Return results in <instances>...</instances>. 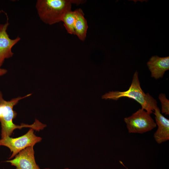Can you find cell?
<instances>
[{
	"label": "cell",
	"mask_w": 169,
	"mask_h": 169,
	"mask_svg": "<svg viewBox=\"0 0 169 169\" xmlns=\"http://www.w3.org/2000/svg\"><path fill=\"white\" fill-rule=\"evenodd\" d=\"M31 94L24 96L18 97L13 98L9 101L5 100L3 94L0 91V122L1 124V137L3 138L10 136L16 129H21L23 127H30L36 131L43 129L46 125L43 124L38 120L36 119L31 125L22 124L17 125L14 124L13 120L16 117L17 114L13 110V107L17 105L20 100L30 96Z\"/></svg>",
	"instance_id": "cell-1"
},
{
	"label": "cell",
	"mask_w": 169,
	"mask_h": 169,
	"mask_svg": "<svg viewBox=\"0 0 169 169\" xmlns=\"http://www.w3.org/2000/svg\"><path fill=\"white\" fill-rule=\"evenodd\" d=\"M79 0H38L36 4L38 14L44 23L52 25L61 21L64 14L71 10L72 4L84 2Z\"/></svg>",
	"instance_id": "cell-2"
},
{
	"label": "cell",
	"mask_w": 169,
	"mask_h": 169,
	"mask_svg": "<svg viewBox=\"0 0 169 169\" xmlns=\"http://www.w3.org/2000/svg\"><path fill=\"white\" fill-rule=\"evenodd\" d=\"M138 72L136 71L133 76L131 84L129 89L125 91H112L107 93L102 96L105 100H117L122 97L131 98L139 103L143 109L150 114L154 111L157 106V101L149 94H145L140 86Z\"/></svg>",
	"instance_id": "cell-3"
},
{
	"label": "cell",
	"mask_w": 169,
	"mask_h": 169,
	"mask_svg": "<svg viewBox=\"0 0 169 169\" xmlns=\"http://www.w3.org/2000/svg\"><path fill=\"white\" fill-rule=\"evenodd\" d=\"M150 114L143 109H139L124 121L129 133L142 134L150 131L156 126Z\"/></svg>",
	"instance_id": "cell-4"
},
{
	"label": "cell",
	"mask_w": 169,
	"mask_h": 169,
	"mask_svg": "<svg viewBox=\"0 0 169 169\" xmlns=\"http://www.w3.org/2000/svg\"><path fill=\"white\" fill-rule=\"evenodd\" d=\"M34 130L31 128L27 133L20 137L13 138L7 136L0 139V146L8 147L12 152L9 159L15 157L27 147L34 146L41 141V137L37 136L34 134Z\"/></svg>",
	"instance_id": "cell-5"
},
{
	"label": "cell",
	"mask_w": 169,
	"mask_h": 169,
	"mask_svg": "<svg viewBox=\"0 0 169 169\" xmlns=\"http://www.w3.org/2000/svg\"><path fill=\"white\" fill-rule=\"evenodd\" d=\"M7 17L6 22L4 24H0V67L5 59L12 57L13 53L12 51V48L21 39L19 37L14 39L9 38L7 32L9 25L7 15Z\"/></svg>",
	"instance_id": "cell-6"
},
{
	"label": "cell",
	"mask_w": 169,
	"mask_h": 169,
	"mask_svg": "<svg viewBox=\"0 0 169 169\" xmlns=\"http://www.w3.org/2000/svg\"><path fill=\"white\" fill-rule=\"evenodd\" d=\"M33 147H27L18 153L14 159L5 162L15 166V169H40L35 161Z\"/></svg>",
	"instance_id": "cell-7"
},
{
	"label": "cell",
	"mask_w": 169,
	"mask_h": 169,
	"mask_svg": "<svg viewBox=\"0 0 169 169\" xmlns=\"http://www.w3.org/2000/svg\"><path fill=\"white\" fill-rule=\"evenodd\" d=\"M154 111L158 128L153 137L156 141L160 144L169 140V120L161 113L157 106L154 108Z\"/></svg>",
	"instance_id": "cell-8"
},
{
	"label": "cell",
	"mask_w": 169,
	"mask_h": 169,
	"mask_svg": "<svg viewBox=\"0 0 169 169\" xmlns=\"http://www.w3.org/2000/svg\"><path fill=\"white\" fill-rule=\"evenodd\" d=\"M147 64L151 72V76L156 79L163 77L165 72L169 69V57L152 56Z\"/></svg>",
	"instance_id": "cell-9"
},
{
	"label": "cell",
	"mask_w": 169,
	"mask_h": 169,
	"mask_svg": "<svg viewBox=\"0 0 169 169\" xmlns=\"http://www.w3.org/2000/svg\"><path fill=\"white\" fill-rule=\"evenodd\" d=\"M75 21L74 25V35L81 41L85 40L86 37L88 25L84 17V13L81 8L75 10Z\"/></svg>",
	"instance_id": "cell-10"
},
{
	"label": "cell",
	"mask_w": 169,
	"mask_h": 169,
	"mask_svg": "<svg viewBox=\"0 0 169 169\" xmlns=\"http://www.w3.org/2000/svg\"><path fill=\"white\" fill-rule=\"evenodd\" d=\"M76 13L75 10H71L67 11L63 16L61 21L67 33L71 34L74 35V25L75 21Z\"/></svg>",
	"instance_id": "cell-11"
},
{
	"label": "cell",
	"mask_w": 169,
	"mask_h": 169,
	"mask_svg": "<svg viewBox=\"0 0 169 169\" xmlns=\"http://www.w3.org/2000/svg\"><path fill=\"white\" fill-rule=\"evenodd\" d=\"M158 98L161 104V113L169 115V101L166 98V95L163 93H161L159 94Z\"/></svg>",
	"instance_id": "cell-12"
},
{
	"label": "cell",
	"mask_w": 169,
	"mask_h": 169,
	"mask_svg": "<svg viewBox=\"0 0 169 169\" xmlns=\"http://www.w3.org/2000/svg\"><path fill=\"white\" fill-rule=\"evenodd\" d=\"M7 72V70L5 69L0 67V77L5 74Z\"/></svg>",
	"instance_id": "cell-13"
},
{
	"label": "cell",
	"mask_w": 169,
	"mask_h": 169,
	"mask_svg": "<svg viewBox=\"0 0 169 169\" xmlns=\"http://www.w3.org/2000/svg\"><path fill=\"white\" fill-rule=\"evenodd\" d=\"M49 169V168H45V169ZM64 169H69L68 168H65Z\"/></svg>",
	"instance_id": "cell-14"
}]
</instances>
